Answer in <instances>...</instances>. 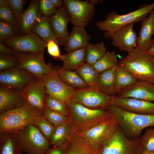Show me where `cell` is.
I'll return each instance as SVG.
<instances>
[{"instance_id": "cell-8", "label": "cell", "mask_w": 154, "mask_h": 154, "mask_svg": "<svg viewBox=\"0 0 154 154\" xmlns=\"http://www.w3.org/2000/svg\"><path fill=\"white\" fill-rule=\"evenodd\" d=\"M16 134L20 145L26 154H44L49 148V141L33 124Z\"/></svg>"}, {"instance_id": "cell-16", "label": "cell", "mask_w": 154, "mask_h": 154, "mask_svg": "<svg viewBox=\"0 0 154 154\" xmlns=\"http://www.w3.org/2000/svg\"><path fill=\"white\" fill-rule=\"evenodd\" d=\"M39 1H31L27 9L18 18L15 25V35H24L31 31L42 17L39 11Z\"/></svg>"}, {"instance_id": "cell-34", "label": "cell", "mask_w": 154, "mask_h": 154, "mask_svg": "<svg viewBox=\"0 0 154 154\" xmlns=\"http://www.w3.org/2000/svg\"><path fill=\"white\" fill-rule=\"evenodd\" d=\"M117 56L114 52L107 51L105 54L93 65L99 74L108 70L117 65Z\"/></svg>"}, {"instance_id": "cell-4", "label": "cell", "mask_w": 154, "mask_h": 154, "mask_svg": "<svg viewBox=\"0 0 154 154\" xmlns=\"http://www.w3.org/2000/svg\"><path fill=\"white\" fill-rule=\"evenodd\" d=\"M41 114L27 103L0 114V133H17L29 125H34L36 118Z\"/></svg>"}, {"instance_id": "cell-2", "label": "cell", "mask_w": 154, "mask_h": 154, "mask_svg": "<svg viewBox=\"0 0 154 154\" xmlns=\"http://www.w3.org/2000/svg\"><path fill=\"white\" fill-rule=\"evenodd\" d=\"M154 9V2L143 4L137 9L125 15H119L112 11L106 16L104 20L97 21L95 25L98 29L105 31V38H111L119 28L128 24L141 21Z\"/></svg>"}, {"instance_id": "cell-38", "label": "cell", "mask_w": 154, "mask_h": 154, "mask_svg": "<svg viewBox=\"0 0 154 154\" xmlns=\"http://www.w3.org/2000/svg\"><path fill=\"white\" fill-rule=\"evenodd\" d=\"M46 106L51 110L69 117L68 109L64 102L48 95L46 99Z\"/></svg>"}, {"instance_id": "cell-51", "label": "cell", "mask_w": 154, "mask_h": 154, "mask_svg": "<svg viewBox=\"0 0 154 154\" xmlns=\"http://www.w3.org/2000/svg\"><path fill=\"white\" fill-rule=\"evenodd\" d=\"M143 154H154V152L145 151Z\"/></svg>"}, {"instance_id": "cell-15", "label": "cell", "mask_w": 154, "mask_h": 154, "mask_svg": "<svg viewBox=\"0 0 154 154\" xmlns=\"http://www.w3.org/2000/svg\"><path fill=\"white\" fill-rule=\"evenodd\" d=\"M44 50L38 53H20V64L19 67L23 68L36 76L40 78L50 72L52 66L47 64L44 60Z\"/></svg>"}, {"instance_id": "cell-3", "label": "cell", "mask_w": 154, "mask_h": 154, "mask_svg": "<svg viewBox=\"0 0 154 154\" xmlns=\"http://www.w3.org/2000/svg\"><path fill=\"white\" fill-rule=\"evenodd\" d=\"M118 62L138 80L154 83V56L136 47Z\"/></svg>"}, {"instance_id": "cell-18", "label": "cell", "mask_w": 154, "mask_h": 154, "mask_svg": "<svg viewBox=\"0 0 154 154\" xmlns=\"http://www.w3.org/2000/svg\"><path fill=\"white\" fill-rule=\"evenodd\" d=\"M111 104L128 112L140 114H154V103L130 98L113 97Z\"/></svg>"}, {"instance_id": "cell-32", "label": "cell", "mask_w": 154, "mask_h": 154, "mask_svg": "<svg viewBox=\"0 0 154 154\" xmlns=\"http://www.w3.org/2000/svg\"><path fill=\"white\" fill-rule=\"evenodd\" d=\"M86 63L92 66L102 58L107 52L103 42L92 44L89 43L86 47Z\"/></svg>"}, {"instance_id": "cell-46", "label": "cell", "mask_w": 154, "mask_h": 154, "mask_svg": "<svg viewBox=\"0 0 154 154\" xmlns=\"http://www.w3.org/2000/svg\"><path fill=\"white\" fill-rule=\"evenodd\" d=\"M44 154H64L63 147L54 146L51 148H49Z\"/></svg>"}, {"instance_id": "cell-35", "label": "cell", "mask_w": 154, "mask_h": 154, "mask_svg": "<svg viewBox=\"0 0 154 154\" xmlns=\"http://www.w3.org/2000/svg\"><path fill=\"white\" fill-rule=\"evenodd\" d=\"M38 130L49 141L56 127L50 123L42 114L36 118L35 124Z\"/></svg>"}, {"instance_id": "cell-47", "label": "cell", "mask_w": 154, "mask_h": 154, "mask_svg": "<svg viewBox=\"0 0 154 154\" xmlns=\"http://www.w3.org/2000/svg\"><path fill=\"white\" fill-rule=\"evenodd\" d=\"M54 6L57 9L62 6L63 1L61 0H51Z\"/></svg>"}, {"instance_id": "cell-17", "label": "cell", "mask_w": 154, "mask_h": 154, "mask_svg": "<svg viewBox=\"0 0 154 154\" xmlns=\"http://www.w3.org/2000/svg\"><path fill=\"white\" fill-rule=\"evenodd\" d=\"M135 23H131L121 27L111 37V43L120 51L129 52L137 47L138 37L133 29Z\"/></svg>"}, {"instance_id": "cell-29", "label": "cell", "mask_w": 154, "mask_h": 154, "mask_svg": "<svg viewBox=\"0 0 154 154\" xmlns=\"http://www.w3.org/2000/svg\"><path fill=\"white\" fill-rule=\"evenodd\" d=\"M31 31L46 42L54 40L58 44V42L52 28L48 17L42 16L33 28Z\"/></svg>"}, {"instance_id": "cell-10", "label": "cell", "mask_w": 154, "mask_h": 154, "mask_svg": "<svg viewBox=\"0 0 154 154\" xmlns=\"http://www.w3.org/2000/svg\"><path fill=\"white\" fill-rule=\"evenodd\" d=\"M63 1L73 26H88L95 13L94 5L87 1L79 0Z\"/></svg>"}, {"instance_id": "cell-6", "label": "cell", "mask_w": 154, "mask_h": 154, "mask_svg": "<svg viewBox=\"0 0 154 154\" xmlns=\"http://www.w3.org/2000/svg\"><path fill=\"white\" fill-rule=\"evenodd\" d=\"M117 124L116 119L112 115L97 123L74 130L73 132L84 138L93 147L102 152Z\"/></svg>"}, {"instance_id": "cell-36", "label": "cell", "mask_w": 154, "mask_h": 154, "mask_svg": "<svg viewBox=\"0 0 154 154\" xmlns=\"http://www.w3.org/2000/svg\"><path fill=\"white\" fill-rule=\"evenodd\" d=\"M42 114L55 127L69 123V117L65 116L50 109L46 106Z\"/></svg>"}, {"instance_id": "cell-5", "label": "cell", "mask_w": 154, "mask_h": 154, "mask_svg": "<svg viewBox=\"0 0 154 154\" xmlns=\"http://www.w3.org/2000/svg\"><path fill=\"white\" fill-rule=\"evenodd\" d=\"M65 103L69 111V123L73 131L88 126L112 116L104 109H89L72 101L71 99Z\"/></svg>"}, {"instance_id": "cell-44", "label": "cell", "mask_w": 154, "mask_h": 154, "mask_svg": "<svg viewBox=\"0 0 154 154\" xmlns=\"http://www.w3.org/2000/svg\"><path fill=\"white\" fill-rule=\"evenodd\" d=\"M58 44L53 40L46 42V47L49 54L53 58H59L61 55Z\"/></svg>"}, {"instance_id": "cell-28", "label": "cell", "mask_w": 154, "mask_h": 154, "mask_svg": "<svg viewBox=\"0 0 154 154\" xmlns=\"http://www.w3.org/2000/svg\"><path fill=\"white\" fill-rule=\"evenodd\" d=\"M116 94L126 87L135 83L138 80L124 68L118 62L114 75Z\"/></svg>"}, {"instance_id": "cell-41", "label": "cell", "mask_w": 154, "mask_h": 154, "mask_svg": "<svg viewBox=\"0 0 154 154\" xmlns=\"http://www.w3.org/2000/svg\"><path fill=\"white\" fill-rule=\"evenodd\" d=\"M51 0H40L39 1V11L42 16L49 18L57 11Z\"/></svg>"}, {"instance_id": "cell-19", "label": "cell", "mask_w": 154, "mask_h": 154, "mask_svg": "<svg viewBox=\"0 0 154 154\" xmlns=\"http://www.w3.org/2000/svg\"><path fill=\"white\" fill-rule=\"evenodd\" d=\"M117 94V96L119 97L154 101V83L138 80L124 88Z\"/></svg>"}, {"instance_id": "cell-49", "label": "cell", "mask_w": 154, "mask_h": 154, "mask_svg": "<svg viewBox=\"0 0 154 154\" xmlns=\"http://www.w3.org/2000/svg\"><path fill=\"white\" fill-rule=\"evenodd\" d=\"M7 5V0H0V8Z\"/></svg>"}, {"instance_id": "cell-26", "label": "cell", "mask_w": 154, "mask_h": 154, "mask_svg": "<svg viewBox=\"0 0 154 154\" xmlns=\"http://www.w3.org/2000/svg\"><path fill=\"white\" fill-rule=\"evenodd\" d=\"M86 47L61 55L59 59L63 62L62 68L69 70H77L86 62Z\"/></svg>"}, {"instance_id": "cell-12", "label": "cell", "mask_w": 154, "mask_h": 154, "mask_svg": "<svg viewBox=\"0 0 154 154\" xmlns=\"http://www.w3.org/2000/svg\"><path fill=\"white\" fill-rule=\"evenodd\" d=\"M3 43L20 53H38L46 47V42L32 31L24 35H15Z\"/></svg>"}, {"instance_id": "cell-50", "label": "cell", "mask_w": 154, "mask_h": 154, "mask_svg": "<svg viewBox=\"0 0 154 154\" xmlns=\"http://www.w3.org/2000/svg\"><path fill=\"white\" fill-rule=\"evenodd\" d=\"M89 2L94 5V4H96L98 3L99 2H100V0H90Z\"/></svg>"}, {"instance_id": "cell-39", "label": "cell", "mask_w": 154, "mask_h": 154, "mask_svg": "<svg viewBox=\"0 0 154 154\" xmlns=\"http://www.w3.org/2000/svg\"><path fill=\"white\" fill-rule=\"evenodd\" d=\"M20 64L19 56L0 52V72L13 67H19Z\"/></svg>"}, {"instance_id": "cell-11", "label": "cell", "mask_w": 154, "mask_h": 154, "mask_svg": "<svg viewBox=\"0 0 154 154\" xmlns=\"http://www.w3.org/2000/svg\"><path fill=\"white\" fill-rule=\"evenodd\" d=\"M48 73L40 78L48 95L65 102L71 99L74 88L65 83L60 79L57 68L52 66Z\"/></svg>"}, {"instance_id": "cell-43", "label": "cell", "mask_w": 154, "mask_h": 154, "mask_svg": "<svg viewBox=\"0 0 154 154\" xmlns=\"http://www.w3.org/2000/svg\"><path fill=\"white\" fill-rule=\"evenodd\" d=\"M7 5L11 9L17 19L24 12L23 6L27 1L24 0H7Z\"/></svg>"}, {"instance_id": "cell-48", "label": "cell", "mask_w": 154, "mask_h": 154, "mask_svg": "<svg viewBox=\"0 0 154 154\" xmlns=\"http://www.w3.org/2000/svg\"><path fill=\"white\" fill-rule=\"evenodd\" d=\"M146 52L149 54L154 56V39H152L151 47Z\"/></svg>"}, {"instance_id": "cell-33", "label": "cell", "mask_w": 154, "mask_h": 154, "mask_svg": "<svg viewBox=\"0 0 154 154\" xmlns=\"http://www.w3.org/2000/svg\"><path fill=\"white\" fill-rule=\"evenodd\" d=\"M88 86L96 87L100 74L93 66L85 63L75 71Z\"/></svg>"}, {"instance_id": "cell-42", "label": "cell", "mask_w": 154, "mask_h": 154, "mask_svg": "<svg viewBox=\"0 0 154 154\" xmlns=\"http://www.w3.org/2000/svg\"><path fill=\"white\" fill-rule=\"evenodd\" d=\"M0 21H5L15 25L17 19L11 8L7 5L0 8Z\"/></svg>"}, {"instance_id": "cell-23", "label": "cell", "mask_w": 154, "mask_h": 154, "mask_svg": "<svg viewBox=\"0 0 154 154\" xmlns=\"http://www.w3.org/2000/svg\"><path fill=\"white\" fill-rule=\"evenodd\" d=\"M91 37L84 27L73 26L70 34L64 44V50L69 52L85 48L90 43Z\"/></svg>"}, {"instance_id": "cell-20", "label": "cell", "mask_w": 154, "mask_h": 154, "mask_svg": "<svg viewBox=\"0 0 154 154\" xmlns=\"http://www.w3.org/2000/svg\"><path fill=\"white\" fill-rule=\"evenodd\" d=\"M48 19L58 44L64 45L70 35L67 27L70 19L66 10L63 7L58 8Z\"/></svg>"}, {"instance_id": "cell-21", "label": "cell", "mask_w": 154, "mask_h": 154, "mask_svg": "<svg viewBox=\"0 0 154 154\" xmlns=\"http://www.w3.org/2000/svg\"><path fill=\"white\" fill-rule=\"evenodd\" d=\"M21 91L0 86V114L21 107L26 104Z\"/></svg>"}, {"instance_id": "cell-31", "label": "cell", "mask_w": 154, "mask_h": 154, "mask_svg": "<svg viewBox=\"0 0 154 154\" xmlns=\"http://www.w3.org/2000/svg\"><path fill=\"white\" fill-rule=\"evenodd\" d=\"M73 132L72 129L69 123L56 127L49 141L50 144L63 148Z\"/></svg>"}, {"instance_id": "cell-13", "label": "cell", "mask_w": 154, "mask_h": 154, "mask_svg": "<svg viewBox=\"0 0 154 154\" xmlns=\"http://www.w3.org/2000/svg\"><path fill=\"white\" fill-rule=\"evenodd\" d=\"M37 78L19 67L0 72V85L21 91Z\"/></svg>"}, {"instance_id": "cell-45", "label": "cell", "mask_w": 154, "mask_h": 154, "mask_svg": "<svg viewBox=\"0 0 154 154\" xmlns=\"http://www.w3.org/2000/svg\"><path fill=\"white\" fill-rule=\"evenodd\" d=\"M0 52L6 54L19 56L20 52L10 48L0 42Z\"/></svg>"}, {"instance_id": "cell-30", "label": "cell", "mask_w": 154, "mask_h": 154, "mask_svg": "<svg viewBox=\"0 0 154 154\" xmlns=\"http://www.w3.org/2000/svg\"><path fill=\"white\" fill-rule=\"evenodd\" d=\"M56 68L59 77L66 84L74 88H78L88 87L76 71L64 69L62 67Z\"/></svg>"}, {"instance_id": "cell-7", "label": "cell", "mask_w": 154, "mask_h": 154, "mask_svg": "<svg viewBox=\"0 0 154 154\" xmlns=\"http://www.w3.org/2000/svg\"><path fill=\"white\" fill-rule=\"evenodd\" d=\"M143 152L139 137L129 139L117 124L101 154H143Z\"/></svg>"}, {"instance_id": "cell-40", "label": "cell", "mask_w": 154, "mask_h": 154, "mask_svg": "<svg viewBox=\"0 0 154 154\" xmlns=\"http://www.w3.org/2000/svg\"><path fill=\"white\" fill-rule=\"evenodd\" d=\"M15 25L5 21H0V42L2 43L15 35Z\"/></svg>"}, {"instance_id": "cell-37", "label": "cell", "mask_w": 154, "mask_h": 154, "mask_svg": "<svg viewBox=\"0 0 154 154\" xmlns=\"http://www.w3.org/2000/svg\"><path fill=\"white\" fill-rule=\"evenodd\" d=\"M139 142L144 152H154V127L146 129L139 137Z\"/></svg>"}, {"instance_id": "cell-9", "label": "cell", "mask_w": 154, "mask_h": 154, "mask_svg": "<svg viewBox=\"0 0 154 154\" xmlns=\"http://www.w3.org/2000/svg\"><path fill=\"white\" fill-rule=\"evenodd\" d=\"M113 97L97 87L88 86L74 89L71 100L89 109H103L111 104Z\"/></svg>"}, {"instance_id": "cell-1", "label": "cell", "mask_w": 154, "mask_h": 154, "mask_svg": "<svg viewBox=\"0 0 154 154\" xmlns=\"http://www.w3.org/2000/svg\"><path fill=\"white\" fill-rule=\"evenodd\" d=\"M114 116L117 124L128 138H138L145 129L154 127V114H140L130 113L112 104L104 108Z\"/></svg>"}, {"instance_id": "cell-14", "label": "cell", "mask_w": 154, "mask_h": 154, "mask_svg": "<svg viewBox=\"0 0 154 154\" xmlns=\"http://www.w3.org/2000/svg\"><path fill=\"white\" fill-rule=\"evenodd\" d=\"M21 91L26 103L42 114L46 106V100L48 95L40 78H37Z\"/></svg>"}, {"instance_id": "cell-25", "label": "cell", "mask_w": 154, "mask_h": 154, "mask_svg": "<svg viewBox=\"0 0 154 154\" xmlns=\"http://www.w3.org/2000/svg\"><path fill=\"white\" fill-rule=\"evenodd\" d=\"M17 134L0 133V154H23Z\"/></svg>"}, {"instance_id": "cell-22", "label": "cell", "mask_w": 154, "mask_h": 154, "mask_svg": "<svg viewBox=\"0 0 154 154\" xmlns=\"http://www.w3.org/2000/svg\"><path fill=\"white\" fill-rule=\"evenodd\" d=\"M63 148L64 154H101V153L84 138L73 132Z\"/></svg>"}, {"instance_id": "cell-27", "label": "cell", "mask_w": 154, "mask_h": 154, "mask_svg": "<svg viewBox=\"0 0 154 154\" xmlns=\"http://www.w3.org/2000/svg\"><path fill=\"white\" fill-rule=\"evenodd\" d=\"M117 65L100 74L96 84L99 89L112 97L116 94L114 75Z\"/></svg>"}, {"instance_id": "cell-24", "label": "cell", "mask_w": 154, "mask_h": 154, "mask_svg": "<svg viewBox=\"0 0 154 154\" xmlns=\"http://www.w3.org/2000/svg\"><path fill=\"white\" fill-rule=\"evenodd\" d=\"M141 22L137 47L146 51L151 47L154 34V9Z\"/></svg>"}]
</instances>
